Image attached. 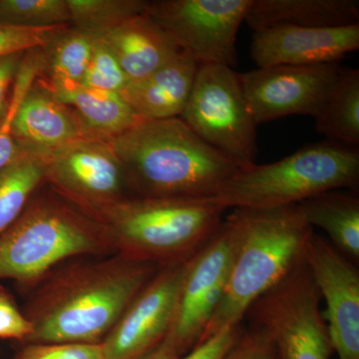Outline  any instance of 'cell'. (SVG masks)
I'll use <instances>...</instances> for the list:
<instances>
[{
  "instance_id": "obj_19",
  "label": "cell",
  "mask_w": 359,
  "mask_h": 359,
  "mask_svg": "<svg viewBox=\"0 0 359 359\" xmlns=\"http://www.w3.org/2000/svg\"><path fill=\"white\" fill-rule=\"evenodd\" d=\"M254 32L273 26L341 27L358 25V0H252L245 20Z\"/></svg>"
},
{
  "instance_id": "obj_6",
  "label": "cell",
  "mask_w": 359,
  "mask_h": 359,
  "mask_svg": "<svg viewBox=\"0 0 359 359\" xmlns=\"http://www.w3.org/2000/svg\"><path fill=\"white\" fill-rule=\"evenodd\" d=\"M109 254L93 223L50 190L33 196L15 223L0 233V280L25 287L67 259Z\"/></svg>"
},
{
  "instance_id": "obj_1",
  "label": "cell",
  "mask_w": 359,
  "mask_h": 359,
  "mask_svg": "<svg viewBox=\"0 0 359 359\" xmlns=\"http://www.w3.org/2000/svg\"><path fill=\"white\" fill-rule=\"evenodd\" d=\"M161 268L118 254L58 264L21 287L32 325L25 344H100Z\"/></svg>"
},
{
  "instance_id": "obj_15",
  "label": "cell",
  "mask_w": 359,
  "mask_h": 359,
  "mask_svg": "<svg viewBox=\"0 0 359 359\" xmlns=\"http://www.w3.org/2000/svg\"><path fill=\"white\" fill-rule=\"evenodd\" d=\"M358 48L359 23L341 27L273 26L254 32L250 56L257 68L330 65Z\"/></svg>"
},
{
  "instance_id": "obj_35",
  "label": "cell",
  "mask_w": 359,
  "mask_h": 359,
  "mask_svg": "<svg viewBox=\"0 0 359 359\" xmlns=\"http://www.w3.org/2000/svg\"><path fill=\"white\" fill-rule=\"evenodd\" d=\"M179 358H181V355L178 351L164 339L156 348L138 359H178Z\"/></svg>"
},
{
  "instance_id": "obj_26",
  "label": "cell",
  "mask_w": 359,
  "mask_h": 359,
  "mask_svg": "<svg viewBox=\"0 0 359 359\" xmlns=\"http://www.w3.org/2000/svg\"><path fill=\"white\" fill-rule=\"evenodd\" d=\"M41 49L26 52L14 82L8 107L0 121V171L13 162L22 151L14 139L13 120L23 97L39 76L42 67Z\"/></svg>"
},
{
  "instance_id": "obj_31",
  "label": "cell",
  "mask_w": 359,
  "mask_h": 359,
  "mask_svg": "<svg viewBox=\"0 0 359 359\" xmlns=\"http://www.w3.org/2000/svg\"><path fill=\"white\" fill-rule=\"evenodd\" d=\"M32 332V323L18 308L13 294L0 285V339H15L25 344Z\"/></svg>"
},
{
  "instance_id": "obj_7",
  "label": "cell",
  "mask_w": 359,
  "mask_h": 359,
  "mask_svg": "<svg viewBox=\"0 0 359 359\" xmlns=\"http://www.w3.org/2000/svg\"><path fill=\"white\" fill-rule=\"evenodd\" d=\"M180 118L240 169L256 164L257 124L240 73L233 68L200 65L192 93Z\"/></svg>"
},
{
  "instance_id": "obj_20",
  "label": "cell",
  "mask_w": 359,
  "mask_h": 359,
  "mask_svg": "<svg viewBox=\"0 0 359 359\" xmlns=\"http://www.w3.org/2000/svg\"><path fill=\"white\" fill-rule=\"evenodd\" d=\"M45 88L74 111L92 136L109 140L142 121L120 94L85 86L77 82L42 81Z\"/></svg>"
},
{
  "instance_id": "obj_23",
  "label": "cell",
  "mask_w": 359,
  "mask_h": 359,
  "mask_svg": "<svg viewBox=\"0 0 359 359\" xmlns=\"http://www.w3.org/2000/svg\"><path fill=\"white\" fill-rule=\"evenodd\" d=\"M44 178L42 155L25 150L0 171V233L20 218Z\"/></svg>"
},
{
  "instance_id": "obj_13",
  "label": "cell",
  "mask_w": 359,
  "mask_h": 359,
  "mask_svg": "<svg viewBox=\"0 0 359 359\" xmlns=\"http://www.w3.org/2000/svg\"><path fill=\"white\" fill-rule=\"evenodd\" d=\"M327 309L321 311L339 359H359V271L330 241L313 231L304 252Z\"/></svg>"
},
{
  "instance_id": "obj_34",
  "label": "cell",
  "mask_w": 359,
  "mask_h": 359,
  "mask_svg": "<svg viewBox=\"0 0 359 359\" xmlns=\"http://www.w3.org/2000/svg\"><path fill=\"white\" fill-rule=\"evenodd\" d=\"M25 55V53H16L0 58V121L8 107L14 82Z\"/></svg>"
},
{
  "instance_id": "obj_33",
  "label": "cell",
  "mask_w": 359,
  "mask_h": 359,
  "mask_svg": "<svg viewBox=\"0 0 359 359\" xmlns=\"http://www.w3.org/2000/svg\"><path fill=\"white\" fill-rule=\"evenodd\" d=\"M243 328L242 325L224 327L178 359H224L237 341Z\"/></svg>"
},
{
  "instance_id": "obj_29",
  "label": "cell",
  "mask_w": 359,
  "mask_h": 359,
  "mask_svg": "<svg viewBox=\"0 0 359 359\" xmlns=\"http://www.w3.org/2000/svg\"><path fill=\"white\" fill-rule=\"evenodd\" d=\"M68 26L25 28L0 22V58L44 48Z\"/></svg>"
},
{
  "instance_id": "obj_9",
  "label": "cell",
  "mask_w": 359,
  "mask_h": 359,
  "mask_svg": "<svg viewBox=\"0 0 359 359\" xmlns=\"http://www.w3.org/2000/svg\"><path fill=\"white\" fill-rule=\"evenodd\" d=\"M250 4L252 0H160L149 1L146 13L200 65L231 67Z\"/></svg>"
},
{
  "instance_id": "obj_10",
  "label": "cell",
  "mask_w": 359,
  "mask_h": 359,
  "mask_svg": "<svg viewBox=\"0 0 359 359\" xmlns=\"http://www.w3.org/2000/svg\"><path fill=\"white\" fill-rule=\"evenodd\" d=\"M233 256V237L224 219L218 231L186 262L168 342L180 355L197 346L218 308Z\"/></svg>"
},
{
  "instance_id": "obj_30",
  "label": "cell",
  "mask_w": 359,
  "mask_h": 359,
  "mask_svg": "<svg viewBox=\"0 0 359 359\" xmlns=\"http://www.w3.org/2000/svg\"><path fill=\"white\" fill-rule=\"evenodd\" d=\"M11 359H105L101 344H25Z\"/></svg>"
},
{
  "instance_id": "obj_8",
  "label": "cell",
  "mask_w": 359,
  "mask_h": 359,
  "mask_svg": "<svg viewBox=\"0 0 359 359\" xmlns=\"http://www.w3.org/2000/svg\"><path fill=\"white\" fill-rule=\"evenodd\" d=\"M321 297L302 262L248 311L252 327L268 334L278 359H330L334 353Z\"/></svg>"
},
{
  "instance_id": "obj_18",
  "label": "cell",
  "mask_w": 359,
  "mask_h": 359,
  "mask_svg": "<svg viewBox=\"0 0 359 359\" xmlns=\"http://www.w3.org/2000/svg\"><path fill=\"white\" fill-rule=\"evenodd\" d=\"M92 34L109 46L129 82L149 76L182 51L147 13Z\"/></svg>"
},
{
  "instance_id": "obj_11",
  "label": "cell",
  "mask_w": 359,
  "mask_h": 359,
  "mask_svg": "<svg viewBox=\"0 0 359 359\" xmlns=\"http://www.w3.org/2000/svg\"><path fill=\"white\" fill-rule=\"evenodd\" d=\"M40 155L44 183L78 210L130 197L124 168L108 140L85 139Z\"/></svg>"
},
{
  "instance_id": "obj_2",
  "label": "cell",
  "mask_w": 359,
  "mask_h": 359,
  "mask_svg": "<svg viewBox=\"0 0 359 359\" xmlns=\"http://www.w3.org/2000/svg\"><path fill=\"white\" fill-rule=\"evenodd\" d=\"M108 142L134 197H215L240 169L181 118L142 120Z\"/></svg>"
},
{
  "instance_id": "obj_16",
  "label": "cell",
  "mask_w": 359,
  "mask_h": 359,
  "mask_svg": "<svg viewBox=\"0 0 359 359\" xmlns=\"http://www.w3.org/2000/svg\"><path fill=\"white\" fill-rule=\"evenodd\" d=\"M13 132L22 150L47 154L92 136L70 107L60 102L39 79L23 97L14 117Z\"/></svg>"
},
{
  "instance_id": "obj_14",
  "label": "cell",
  "mask_w": 359,
  "mask_h": 359,
  "mask_svg": "<svg viewBox=\"0 0 359 359\" xmlns=\"http://www.w3.org/2000/svg\"><path fill=\"white\" fill-rule=\"evenodd\" d=\"M186 262L162 266L136 295L100 342L105 359H138L166 339Z\"/></svg>"
},
{
  "instance_id": "obj_17",
  "label": "cell",
  "mask_w": 359,
  "mask_h": 359,
  "mask_svg": "<svg viewBox=\"0 0 359 359\" xmlns=\"http://www.w3.org/2000/svg\"><path fill=\"white\" fill-rule=\"evenodd\" d=\"M199 66L190 54L180 51L152 74L130 81L120 95L142 120L180 118L192 93Z\"/></svg>"
},
{
  "instance_id": "obj_28",
  "label": "cell",
  "mask_w": 359,
  "mask_h": 359,
  "mask_svg": "<svg viewBox=\"0 0 359 359\" xmlns=\"http://www.w3.org/2000/svg\"><path fill=\"white\" fill-rule=\"evenodd\" d=\"M95 37L91 60L81 83L101 91L121 94L129 83L128 77L109 46Z\"/></svg>"
},
{
  "instance_id": "obj_21",
  "label": "cell",
  "mask_w": 359,
  "mask_h": 359,
  "mask_svg": "<svg viewBox=\"0 0 359 359\" xmlns=\"http://www.w3.org/2000/svg\"><path fill=\"white\" fill-rule=\"evenodd\" d=\"M311 229H321L330 242L353 263L359 259V197L351 190H332L299 203Z\"/></svg>"
},
{
  "instance_id": "obj_3",
  "label": "cell",
  "mask_w": 359,
  "mask_h": 359,
  "mask_svg": "<svg viewBox=\"0 0 359 359\" xmlns=\"http://www.w3.org/2000/svg\"><path fill=\"white\" fill-rule=\"evenodd\" d=\"M78 211L93 223L112 254L166 266L184 263L202 249L226 210L214 197L130 196Z\"/></svg>"
},
{
  "instance_id": "obj_25",
  "label": "cell",
  "mask_w": 359,
  "mask_h": 359,
  "mask_svg": "<svg viewBox=\"0 0 359 359\" xmlns=\"http://www.w3.org/2000/svg\"><path fill=\"white\" fill-rule=\"evenodd\" d=\"M67 4L71 26L90 33L146 13L149 6L144 0H67Z\"/></svg>"
},
{
  "instance_id": "obj_22",
  "label": "cell",
  "mask_w": 359,
  "mask_h": 359,
  "mask_svg": "<svg viewBox=\"0 0 359 359\" xmlns=\"http://www.w3.org/2000/svg\"><path fill=\"white\" fill-rule=\"evenodd\" d=\"M316 128L328 140L359 146V70L344 68L316 118Z\"/></svg>"
},
{
  "instance_id": "obj_27",
  "label": "cell",
  "mask_w": 359,
  "mask_h": 359,
  "mask_svg": "<svg viewBox=\"0 0 359 359\" xmlns=\"http://www.w3.org/2000/svg\"><path fill=\"white\" fill-rule=\"evenodd\" d=\"M67 0H0V22L25 28L69 25Z\"/></svg>"
},
{
  "instance_id": "obj_4",
  "label": "cell",
  "mask_w": 359,
  "mask_h": 359,
  "mask_svg": "<svg viewBox=\"0 0 359 359\" xmlns=\"http://www.w3.org/2000/svg\"><path fill=\"white\" fill-rule=\"evenodd\" d=\"M226 221L233 237L230 271L221 302L198 344L224 327L242 325L250 306L304 261L313 231L299 205L235 209Z\"/></svg>"
},
{
  "instance_id": "obj_12",
  "label": "cell",
  "mask_w": 359,
  "mask_h": 359,
  "mask_svg": "<svg viewBox=\"0 0 359 359\" xmlns=\"http://www.w3.org/2000/svg\"><path fill=\"white\" fill-rule=\"evenodd\" d=\"M342 69L339 63L278 65L240 75L250 111L259 125L292 115L316 118Z\"/></svg>"
},
{
  "instance_id": "obj_5",
  "label": "cell",
  "mask_w": 359,
  "mask_h": 359,
  "mask_svg": "<svg viewBox=\"0 0 359 359\" xmlns=\"http://www.w3.org/2000/svg\"><path fill=\"white\" fill-rule=\"evenodd\" d=\"M358 148L328 140L271 164L238 169L214 198L226 210L273 209L327 191L358 192Z\"/></svg>"
},
{
  "instance_id": "obj_24",
  "label": "cell",
  "mask_w": 359,
  "mask_h": 359,
  "mask_svg": "<svg viewBox=\"0 0 359 359\" xmlns=\"http://www.w3.org/2000/svg\"><path fill=\"white\" fill-rule=\"evenodd\" d=\"M95 37L92 33L68 26L41 49L42 81L81 83L91 60Z\"/></svg>"
},
{
  "instance_id": "obj_32",
  "label": "cell",
  "mask_w": 359,
  "mask_h": 359,
  "mask_svg": "<svg viewBox=\"0 0 359 359\" xmlns=\"http://www.w3.org/2000/svg\"><path fill=\"white\" fill-rule=\"evenodd\" d=\"M224 359H278L273 342L259 328H243Z\"/></svg>"
}]
</instances>
